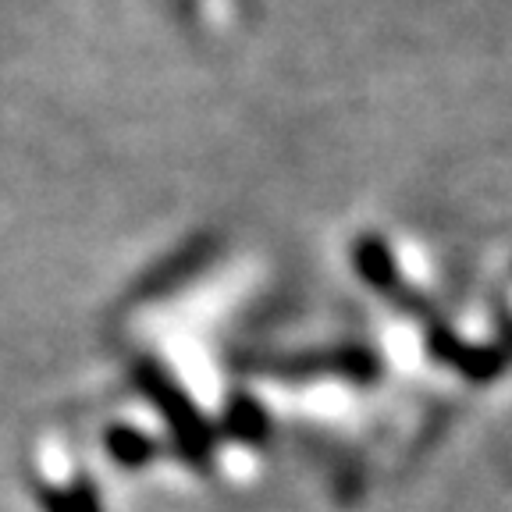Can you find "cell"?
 Instances as JSON below:
<instances>
[{
  "instance_id": "cell-1",
  "label": "cell",
  "mask_w": 512,
  "mask_h": 512,
  "mask_svg": "<svg viewBox=\"0 0 512 512\" xmlns=\"http://www.w3.org/2000/svg\"><path fill=\"white\" fill-rule=\"evenodd\" d=\"M43 505H47L50 512H100V505H96L93 491L86 488V495L79 498V502H68L64 495H54V491H47L43 495Z\"/></svg>"
}]
</instances>
